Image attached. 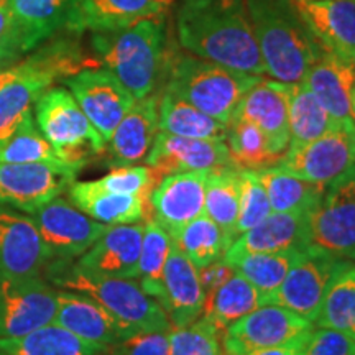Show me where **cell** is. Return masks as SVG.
<instances>
[{"label": "cell", "mask_w": 355, "mask_h": 355, "mask_svg": "<svg viewBox=\"0 0 355 355\" xmlns=\"http://www.w3.org/2000/svg\"><path fill=\"white\" fill-rule=\"evenodd\" d=\"M176 38L189 55L241 73L266 74L245 0H181Z\"/></svg>", "instance_id": "6da1fadb"}, {"label": "cell", "mask_w": 355, "mask_h": 355, "mask_svg": "<svg viewBox=\"0 0 355 355\" xmlns=\"http://www.w3.org/2000/svg\"><path fill=\"white\" fill-rule=\"evenodd\" d=\"M166 15L162 13L122 28L92 33L91 44L97 63L109 69L135 99L155 94L175 58L170 51Z\"/></svg>", "instance_id": "7a4b0ae2"}, {"label": "cell", "mask_w": 355, "mask_h": 355, "mask_svg": "<svg viewBox=\"0 0 355 355\" xmlns=\"http://www.w3.org/2000/svg\"><path fill=\"white\" fill-rule=\"evenodd\" d=\"M245 7L266 74L285 84L303 83L324 48L295 0H245Z\"/></svg>", "instance_id": "3957f363"}, {"label": "cell", "mask_w": 355, "mask_h": 355, "mask_svg": "<svg viewBox=\"0 0 355 355\" xmlns=\"http://www.w3.org/2000/svg\"><path fill=\"white\" fill-rule=\"evenodd\" d=\"M96 58L84 55L81 44L73 37L48 40L32 55L17 63V76L0 89V144L10 139L20 122L32 112L35 101L53 86L79 71L99 68Z\"/></svg>", "instance_id": "277c9868"}, {"label": "cell", "mask_w": 355, "mask_h": 355, "mask_svg": "<svg viewBox=\"0 0 355 355\" xmlns=\"http://www.w3.org/2000/svg\"><path fill=\"white\" fill-rule=\"evenodd\" d=\"M48 275L56 286L94 300L132 336L171 329L162 306L133 279L89 273L76 263H71V260H53Z\"/></svg>", "instance_id": "5b68a950"}, {"label": "cell", "mask_w": 355, "mask_h": 355, "mask_svg": "<svg viewBox=\"0 0 355 355\" xmlns=\"http://www.w3.org/2000/svg\"><path fill=\"white\" fill-rule=\"evenodd\" d=\"M261 78L186 55L173 58L165 91L229 125L239 102Z\"/></svg>", "instance_id": "8992f818"}, {"label": "cell", "mask_w": 355, "mask_h": 355, "mask_svg": "<svg viewBox=\"0 0 355 355\" xmlns=\"http://www.w3.org/2000/svg\"><path fill=\"white\" fill-rule=\"evenodd\" d=\"M33 110L40 132L74 170L79 171L91 158L105 152L104 139L68 89L48 87L35 101Z\"/></svg>", "instance_id": "52a82bcc"}, {"label": "cell", "mask_w": 355, "mask_h": 355, "mask_svg": "<svg viewBox=\"0 0 355 355\" xmlns=\"http://www.w3.org/2000/svg\"><path fill=\"white\" fill-rule=\"evenodd\" d=\"M314 322L277 304H261L222 332L225 355H250L257 350L306 344Z\"/></svg>", "instance_id": "ba28073f"}, {"label": "cell", "mask_w": 355, "mask_h": 355, "mask_svg": "<svg viewBox=\"0 0 355 355\" xmlns=\"http://www.w3.org/2000/svg\"><path fill=\"white\" fill-rule=\"evenodd\" d=\"M349 263L350 260L309 245L291 266L278 290L261 298V304L282 306L314 322L331 283Z\"/></svg>", "instance_id": "9c48e42d"}, {"label": "cell", "mask_w": 355, "mask_h": 355, "mask_svg": "<svg viewBox=\"0 0 355 355\" xmlns=\"http://www.w3.org/2000/svg\"><path fill=\"white\" fill-rule=\"evenodd\" d=\"M355 166V123L343 121L319 139L288 146L278 168L309 183L327 186Z\"/></svg>", "instance_id": "30bf717a"}, {"label": "cell", "mask_w": 355, "mask_h": 355, "mask_svg": "<svg viewBox=\"0 0 355 355\" xmlns=\"http://www.w3.org/2000/svg\"><path fill=\"white\" fill-rule=\"evenodd\" d=\"M311 245L355 260V166L326 186L321 202L309 212Z\"/></svg>", "instance_id": "8fae6325"}, {"label": "cell", "mask_w": 355, "mask_h": 355, "mask_svg": "<svg viewBox=\"0 0 355 355\" xmlns=\"http://www.w3.org/2000/svg\"><path fill=\"white\" fill-rule=\"evenodd\" d=\"M30 216L51 260L81 257L109 227L86 216L73 202L60 196L43 204Z\"/></svg>", "instance_id": "7c38bea8"}, {"label": "cell", "mask_w": 355, "mask_h": 355, "mask_svg": "<svg viewBox=\"0 0 355 355\" xmlns=\"http://www.w3.org/2000/svg\"><path fill=\"white\" fill-rule=\"evenodd\" d=\"M63 83L107 145L115 128L135 104V97L105 68L83 69Z\"/></svg>", "instance_id": "4fadbf2b"}, {"label": "cell", "mask_w": 355, "mask_h": 355, "mask_svg": "<svg viewBox=\"0 0 355 355\" xmlns=\"http://www.w3.org/2000/svg\"><path fill=\"white\" fill-rule=\"evenodd\" d=\"M58 291L33 278H0V337L28 334L55 321Z\"/></svg>", "instance_id": "5bb4252c"}, {"label": "cell", "mask_w": 355, "mask_h": 355, "mask_svg": "<svg viewBox=\"0 0 355 355\" xmlns=\"http://www.w3.org/2000/svg\"><path fill=\"white\" fill-rule=\"evenodd\" d=\"M76 173L43 163H0V206L32 214L61 196Z\"/></svg>", "instance_id": "9a60e30c"}, {"label": "cell", "mask_w": 355, "mask_h": 355, "mask_svg": "<svg viewBox=\"0 0 355 355\" xmlns=\"http://www.w3.org/2000/svg\"><path fill=\"white\" fill-rule=\"evenodd\" d=\"M50 260L32 216L0 206V278L40 277Z\"/></svg>", "instance_id": "2e32d148"}, {"label": "cell", "mask_w": 355, "mask_h": 355, "mask_svg": "<svg viewBox=\"0 0 355 355\" xmlns=\"http://www.w3.org/2000/svg\"><path fill=\"white\" fill-rule=\"evenodd\" d=\"M290 86L291 84L261 78L242 97L232 115V121H245L259 127L268 140L270 150L277 159L282 158L290 146Z\"/></svg>", "instance_id": "e0dca14e"}, {"label": "cell", "mask_w": 355, "mask_h": 355, "mask_svg": "<svg viewBox=\"0 0 355 355\" xmlns=\"http://www.w3.org/2000/svg\"><path fill=\"white\" fill-rule=\"evenodd\" d=\"M211 170L165 176L150 193L153 219L173 237L188 222L204 214L206 183Z\"/></svg>", "instance_id": "ac0fdd59"}, {"label": "cell", "mask_w": 355, "mask_h": 355, "mask_svg": "<svg viewBox=\"0 0 355 355\" xmlns=\"http://www.w3.org/2000/svg\"><path fill=\"white\" fill-rule=\"evenodd\" d=\"M159 176L232 165L225 140L188 139L159 130L145 159Z\"/></svg>", "instance_id": "d6986e66"}, {"label": "cell", "mask_w": 355, "mask_h": 355, "mask_svg": "<svg viewBox=\"0 0 355 355\" xmlns=\"http://www.w3.org/2000/svg\"><path fill=\"white\" fill-rule=\"evenodd\" d=\"M145 224L109 225L76 265L89 273L109 278H139V261Z\"/></svg>", "instance_id": "ffe728a7"}, {"label": "cell", "mask_w": 355, "mask_h": 355, "mask_svg": "<svg viewBox=\"0 0 355 355\" xmlns=\"http://www.w3.org/2000/svg\"><path fill=\"white\" fill-rule=\"evenodd\" d=\"M206 296L198 268L171 242V250L163 272L162 293L157 300L165 311L171 327H184L198 321L202 316Z\"/></svg>", "instance_id": "44dd1931"}, {"label": "cell", "mask_w": 355, "mask_h": 355, "mask_svg": "<svg viewBox=\"0 0 355 355\" xmlns=\"http://www.w3.org/2000/svg\"><path fill=\"white\" fill-rule=\"evenodd\" d=\"M53 322L102 350L112 349L132 337L101 304L74 291L58 293V309Z\"/></svg>", "instance_id": "7402d4cb"}, {"label": "cell", "mask_w": 355, "mask_h": 355, "mask_svg": "<svg viewBox=\"0 0 355 355\" xmlns=\"http://www.w3.org/2000/svg\"><path fill=\"white\" fill-rule=\"evenodd\" d=\"M311 33L326 51L355 66V0H295Z\"/></svg>", "instance_id": "603a6c76"}, {"label": "cell", "mask_w": 355, "mask_h": 355, "mask_svg": "<svg viewBox=\"0 0 355 355\" xmlns=\"http://www.w3.org/2000/svg\"><path fill=\"white\" fill-rule=\"evenodd\" d=\"M311 245L309 212H272L259 225L239 235L224 254L225 260L243 254L301 250Z\"/></svg>", "instance_id": "cb8c5ba5"}, {"label": "cell", "mask_w": 355, "mask_h": 355, "mask_svg": "<svg viewBox=\"0 0 355 355\" xmlns=\"http://www.w3.org/2000/svg\"><path fill=\"white\" fill-rule=\"evenodd\" d=\"M158 102L157 94L135 101L107 141L109 165L117 168L145 162L159 132Z\"/></svg>", "instance_id": "d4e9b609"}, {"label": "cell", "mask_w": 355, "mask_h": 355, "mask_svg": "<svg viewBox=\"0 0 355 355\" xmlns=\"http://www.w3.org/2000/svg\"><path fill=\"white\" fill-rule=\"evenodd\" d=\"M25 53L61 32H73L78 0H7Z\"/></svg>", "instance_id": "484cf974"}, {"label": "cell", "mask_w": 355, "mask_h": 355, "mask_svg": "<svg viewBox=\"0 0 355 355\" xmlns=\"http://www.w3.org/2000/svg\"><path fill=\"white\" fill-rule=\"evenodd\" d=\"M175 0H78L73 32H107L168 13Z\"/></svg>", "instance_id": "4316f807"}, {"label": "cell", "mask_w": 355, "mask_h": 355, "mask_svg": "<svg viewBox=\"0 0 355 355\" xmlns=\"http://www.w3.org/2000/svg\"><path fill=\"white\" fill-rule=\"evenodd\" d=\"M303 83L336 121H352L350 92L355 84L352 63L324 50L316 63L311 66Z\"/></svg>", "instance_id": "83f0119b"}, {"label": "cell", "mask_w": 355, "mask_h": 355, "mask_svg": "<svg viewBox=\"0 0 355 355\" xmlns=\"http://www.w3.org/2000/svg\"><path fill=\"white\" fill-rule=\"evenodd\" d=\"M69 199L79 211L105 225L137 224L145 217L146 199L105 189L96 181H73Z\"/></svg>", "instance_id": "f1b7e54d"}, {"label": "cell", "mask_w": 355, "mask_h": 355, "mask_svg": "<svg viewBox=\"0 0 355 355\" xmlns=\"http://www.w3.org/2000/svg\"><path fill=\"white\" fill-rule=\"evenodd\" d=\"M105 352L107 350L84 343L55 322L24 336L0 337V355H104Z\"/></svg>", "instance_id": "f546056e"}, {"label": "cell", "mask_w": 355, "mask_h": 355, "mask_svg": "<svg viewBox=\"0 0 355 355\" xmlns=\"http://www.w3.org/2000/svg\"><path fill=\"white\" fill-rule=\"evenodd\" d=\"M158 127L162 132L188 139L225 140L227 125L191 105L171 92L163 91L158 102Z\"/></svg>", "instance_id": "4dcf8cb0"}, {"label": "cell", "mask_w": 355, "mask_h": 355, "mask_svg": "<svg viewBox=\"0 0 355 355\" xmlns=\"http://www.w3.org/2000/svg\"><path fill=\"white\" fill-rule=\"evenodd\" d=\"M257 175L268 194L272 212H313L326 191V186L309 183L278 166L260 168Z\"/></svg>", "instance_id": "1f68e13d"}, {"label": "cell", "mask_w": 355, "mask_h": 355, "mask_svg": "<svg viewBox=\"0 0 355 355\" xmlns=\"http://www.w3.org/2000/svg\"><path fill=\"white\" fill-rule=\"evenodd\" d=\"M242 168L219 166L209 171L206 183L204 214L216 222L234 242V227L241 211Z\"/></svg>", "instance_id": "d6a6232c"}, {"label": "cell", "mask_w": 355, "mask_h": 355, "mask_svg": "<svg viewBox=\"0 0 355 355\" xmlns=\"http://www.w3.org/2000/svg\"><path fill=\"white\" fill-rule=\"evenodd\" d=\"M259 306H261L259 290L241 275L234 273L219 288L207 293L202 318L224 332L230 324L252 313Z\"/></svg>", "instance_id": "836d02e7"}, {"label": "cell", "mask_w": 355, "mask_h": 355, "mask_svg": "<svg viewBox=\"0 0 355 355\" xmlns=\"http://www.w3.org/2000/svg\"><path fill=\"white\" fill-rule=\"evenodd\" d=\"M339 121L324 109L318 97L304 83L290 86L288 102V127H290V146L313 141L334 128Z\"/></svg>", "instance_id": "e575fe53"}, {"label": "cell", "mask_w": 355, "mask_h": 355, "mask_svg": "<svg viewBox=\"0 0 355 355\" xmlns=\"http://www.w3.org/2000/svg\"><path fill=\"white\" fill-rule=\"evenodd\" d=\"M0 163H43V165L78 173V170L69 166L56 153L50 141L44 139L35 122L33 112L26 114L10 139L0 144Z\"/></svg>", "instance_id": "d590c367"}, {"label": "cell", "mask_w": 355, "mask_h": 355, "mask_svg": "<svg viewBox=\"0 0 355 355\" xmlns=\"http://www.w3.org/2000/svg\"><path fill=\"white\" fill-rule=\"evenodd\" d=\"M171 242L188 257L196 268L212 263L224 257L230 242L227 234L206 214H201L180 229Z\"/></svg>", "instance_id": "8d00e7d4"}, {"label": "cell", "mask_w": 355, "mask_h": 355, "mask_svg": "<svg viewBox=\"0 0 355 355\" xmlns=\"http://www.w3.org/2000/svg\"><path fill=\"white\" fill-rule=\"evenodd\" d=\"M308 248V247H306ZM304 248L301 250H288V252H272V254H243L227 260L235 273L252 283L259 293L263 296L272 295L278 290L283 279L286 278L288 272L295 261L300 259Z\"/></svg>", "instance_id": "74e56055"}, {"label": "cell", "mask_w": 355, "mask_h": 355, "mask_svg": "<svg viewBox=\"0 0 355 355\" xmlns=\"http://www.w3.org/2000/svg\"><path fill=\"white\" fill-rule=\"evenodd\" d=\"M314 326L339 331L355 340V265L352 261L331 283Z\"/></svg>", "instance_id": "f35d334b"}, {"label": "cell", "mask_w": 355, "mask_h": 355, "mask_svg": "<svg viewBox=\"0 0 355 355\" xmlns=\"http://www.w3.org/2000/svg\"><path fill=\"white\" fill-rule=\"evenodd\" d=\"M170 250L171 237L166 230L155 219H146L139 261V285L155 301L162 293L163 272Z\"/></svg>", "instance_id": "ab89813d"}, {"label": "cell", "mask_w": 355, "mask_h": 355, "mask_svg": "<svg viewBox=\"0 0 355 355\" xmlns=\"http://www.w3.org/2000/svg\"><path fill=\"white\" fill-rule=\"evenodd\" d=\"M227 144L232 165L243 170H260L278 163L270 150L263 132L245 121H230L227 125Z\"/></svg>", "instance_id": "60d3db41"}, {"label": "cell", "mask_w": 355, "mask_h": 355, "mask_svg": "<svg viewBox=\"0 0 355 355\" xmlns=\"http://www.w3.org/2000/svg\"><path fill=\"white\" fill-rule=\"evenodd\" d=\"M171 355H225L222 332L202 316L184 327H171Z\"/></svg>", "instance_id": "b9f144b4"}, {"label": "cell", "mask_w": 355, "mask_h": 355, "mask_svg": "<svg viewBox=\"0 0 355 355\" xmlns=\"http://www.w3.org/2000/svg\"><path fill=\"white\" fill-rule=\"evenodd\" d=\"M270 214H272V206H270L268 194L257 175V170L242 168V199L241 211H239L234 227V241L241 234L259 225Z\"/></svg>", "instance_id": "7bdbcfd3"}, {"label": "cell", "mask_w": 355, "mask_h": 355, "mask_svg": "<svg viewBox=\"0 0 355 355\" xmlns=\"http://www.w3.org/2000/svg\"><path fill=\"white\" fill-rule=\"evenodd\" d=\"M158 173L146 166H117L97 183L105 189L122 194H135L150 201V193L158 183Z\"/></svg>", "instance_id": "ee69618b"}, {"label": "cell", "mask_w": 355, "mask_h": 355, "mask_svg": "<svg viewBox=\"0 0 355 355\" xmlns=\"http://www.w3.org/2000/svg\"><path fill=\"white\" fill-rule=\"evenodd\" d=\"M26 56L19 28L7 2H0V71L10 69Z\"/></svg>", "instance_id": "f6af8a7d"}, {"label": "cell", "mask_w": 355, "mask_h": 355, "mask_svg": "<svg viewBox=\"0 0 355 355\" xmlns=\"http://www.w3.org/2000/svg\"><path fill=\"white\" fill-rule=\"evenodd\" d=\"M168 332H139L109 349L107 355H171Z\"/></svg>", "instance_id": "bcb514c9"}, {"label": "cell", "mask_w": 355, "mask_h": 355, "mask_svg": "<svg viewBox=\"0 0 355 355\" xmlns=\"http://www.w3.org/2000/svg\"><path fill=\"white\" fill-rule=\"evenodd\" d=\"M303 355H355V340L339 331L319 327L311 334Z\"/></svg>", "instance_id": "7dc6e473"}, {"label": "cell", "mask_w": 355, "mask_h": 355, "mask_svg": "<svg viewBox=\"0 0 355 355\" xmlns=\"http://www.w3.org/2000/svg\"><path fill=\"white\" fill-rule=\"evenodd\" d=\"M199 279H201V285L204 291L211 293L214 291L216 288H219L222 283H225L227 279L235 273L234 268L230 266L227 260L222 257V259L212 261V263L202 266V268H198Z\"/></svg>", "instance_id": "c3c4849f"}, {"label": "cell", "mask_w": 355, "mask_h": 355, "mask_svg": "<svg viewBox=\"0 0 355 355\" xmlns=\"http://www.w3.org/2000/svg\"><path fill=\"white\" fill-rule=\"evenodd\" d=\"M306 344H293V345H282V347L263 349V350H257V352L250 355H303Z\"/></svg>", "instance_id": "681fc988"}, {"label": "cell", "mask_w": 355, "mask_h": 355, "mask_svg": "<svg viewBox=\"0 0 355 355\" xmlns=\"http://www.w3.org/2000/svg\"><path fill=\"white\" fill-rule=\"evenodd\" d=\"M15 76H17V64L10 69L0 71V89L6 87L8 83H12L13 79H15Z\"/></svg>", "instance_id": "f907efd6"}, {"label": "cell", "mask_w": 355, "mask_h": 355, "mask_svg": "<svg viewBox=\"0 0 355 355\" xmlns=\"http://www.w3.org/2000/svg\"><path fill=\"white\" fill-rule=\"evenodd\" d=\"M350 114H352V121L355 123V84L352 87V92H350Z\"/></svg>", "instance_id": "816d5d0a"}, {"label": "cell", "mask_w": 355, "mask_h": 355, "mask_svg": "<svg viewBox=\"0 0 355 355\" xmlns=\"http://www.w3.org/2000/svg\"><path fill=\"white\" fill-rule=\"evenodd\" d=\"M0 2H7V0H0Z\"/></svg>", "instance_id": "f5cc1de1"}, {"label": "cell", "mask_w": 355, "mask_h": 355, "mask_svg": "<svg viewBox=\"0 0 355 355\" xmlns=\"http://www.w3.org/2000/svg\"><path fill=\"white\" fill-rule=\"evenodd\" d=\"M104 355H107V352H105V354H104Z\"/></svg>", "instance_id": "db71d44e"}]
</instances>
